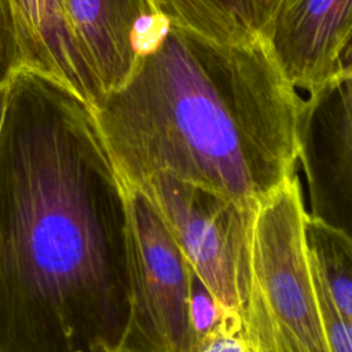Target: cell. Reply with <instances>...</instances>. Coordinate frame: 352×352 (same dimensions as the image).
Masks as SVG:
<instances>
[{"instance_id": "2", "label": "cell", "mask_w": 352, "mask_h": 352, "mask_svg": "<svg viewBox=\"0 0 352 352\" xmlns=\"http://www.w3.org/2000/svg\"><path fill=\"white\" fill-rule=\"evenodd\" d=\"M301 104L260 36L221 44L168 25L92 110L124 187L168 175L250 210L298 166Z\"/></svg>"}, {"instance_id": "3", "label": "cell", "mask_w": 352, "mask_h": 352, "mask_svg": "<svg viewBox=\"0 0 352 352\" xmlns=\"http://www.w3.org/2000/svg\"><path fill=\"white\" fill-rule=\"evenodd\" d=\"M297 169L248 216L241 319L256 352H331L311 274Z\"/></svg>"}, {"instance_id": "9", "label": "cell", "mask_w": 352, "mask_h": 352, "mask_svg": "<svg viewBox=\"0 0 352 352\" xmlns=\"http://www.w3.org/2000/svg\"><path fill=\"white\" fill-rule=\"evenodd\" d=\"M21 69L47 74L94 107L102 94L70 28L63 0H8Z\"/></svg>"}, {"instance_id": "8", "label": "cell", "mask_w": 352, "mask_h": 352, "mask_svg": "<svg viewBox=\"0 0 352 352\" xmlns=\"http://www.w3.org/2000/svg\"><path fill=\"white\" fill-rule=\"evenodd\" d=\"M63 6L102 95L126 82L169 25L150 0H63Z\"/></svg>"}, {"instance_id": "11", "label": "cell", "mask_w": 352, "mask_h": 352, "mask_svg": "<svg viewBox=\"0 0 352 352\" xmlns=\"http://www.w3.org/2000/svg\"><path fill=\"white\" fill-rule=\"evenodd\" d=\"M305 241L337 309L352 322V235L307 214Z\"/></svg>"}, {"instance_id": "6", "label": "cell", "mask_w": 352, "mask_h": 352, "mask_svg": "<svg viewBox=\"0 0 352 352\" xmlns=\"http://www.w3.org/2000/svg\"><path fill=\"white\" fill-rule=\"evenodd\" d=\"M297 165L308 188L307 214L352 235V73L302 99Z\"/></svg>"}, {"instance_id": "16", "label": "cell", "mask_w": 352, "mask_h": 352, "mask_svg": "<svg viewBox=\"0 0 352 352\" xmlns=\"http://www.w3.org/2000/svg\"><path fill=\"white\" fill-rule=\"evenodd\" d=\"M4 99H6V87L0 89V125H1V117H3V109H4Z\"/></svg>"}, {"instance_id": "1", "label": "cell", "mask_w": 352, "mask_h": 352, "mask_svg": "<svg viewBox=\"0 0 352 352\" xmlns=\"http://www.w3.org/2000/svg\"><path fill=\"white\" fill-rule=\"evenodd\" d=\"M131 300L126 190L94 110L19 69L0 125V352H118Z\"/></svg>"}, {"instance_id": "15", "label": "cell", "mask_w": 352, "mask_h": 352, "mask_svg": "<svg viewBox=\"0 0 352 352\" xmlns=\"http://www.w3.org/2000/svg\"><path fill=\"white\" fill-rule=\"evenodd\" d=\"M190 309H191V320H192V327L195 333V345H197V341L208 330H210V327L216 323L221 309L216 305L210 293L194 272L191 274Z\"/></svg>"}, {"instance_id": "13", "label": "cell", "mask_w": 352, "mask_h": 352, "mask_svg": "<svg viewBox=\"0 0 352 352\" xmlns=\"http://www.w3.org/2000/svg\"><path fill=\"white\" fill-rule=\"evenodd\" d=\"M194 352H256L248 342L241 314L221 311L216 323L198 341Z\"/></svg>"}, {"instance_id": "14", "label": "cell", "mask_w": 352, "mask_h": 352, "mask_svg": "<svg viewBox=\"0 0 352 352\" xmlns=\"http://www.w3.org/2000/svg\"><path fill=\"white\" fill-rule=\"evenodd\" d=\"M21 69L19 50L8 0H0V89Z\"/></svg>"}, {"instance_id": "4", "label": "cell", "mask_w": 352, "mask_h": 352, "mask_svg": "<svg viewBox=\"0 0 352 352\" xmlns=\"http://www.w3.org/2000/svg\"><path fill=\"white\" fill-rule=\"evenodd\" d=\"M131 314L118 352H194L188 263L139 188H126Z\"/></svg>"}, {"instance_id": "7", "label": "cell", "mask_w": 352, "mask_h": 352, "mask_svg": "<svg viewBox=\"0 0 352 352\" xmlns=\"http://www.w3.org/2000/svg\"><path fill=\"white\" fill-rule=\"evenodd\" d=\"M351 32L352 0H272L258 36L285 80L311 92L352 73Z\"/></svg>"}, {"instance_id": "10", "label": "cell", "mask_w": 352, "mask_h": 352, "mask_svg": "<svg viewBox=\"0 0 352 352\" xmlns=\"http://www.w3.org/2000/svg\"><path fill=\"white\" fill-rule=\"evenodd\" d=\"M168 21L221 44H241L258 36L272 0H150Z\"/></svg>"}, {"instance_id": "12", "label": "cell", "mask_w": 352, "mask_h": 352, "mask_svg": "<svg viewBox=\"0 0 352 352\" xmlns=\"http://www.w3.org/2000/svg\"><path fill=\"white\" fill-rule=\"evenodd\" d=\"M311 263V260H309ZM311 274L319 308L322 327L331 352H352V322L337 309L318 270L311 263Z\"/></svg>"}, {"instance_id": "5", "label": "cell", "mask_w": 352, "mask_h": 352, "mask_svg": "<svg viewBox=\"0 0 352 352\" xmlns=\"http://www.w3.org/2000/svg\"><path fill=\"white\" fill-rule=\"evenodd\" d=\"M133 188L147 197L216 305L221 311L241 314L250 210L168 175H154Z\"/></svg>"}]
</instances>
